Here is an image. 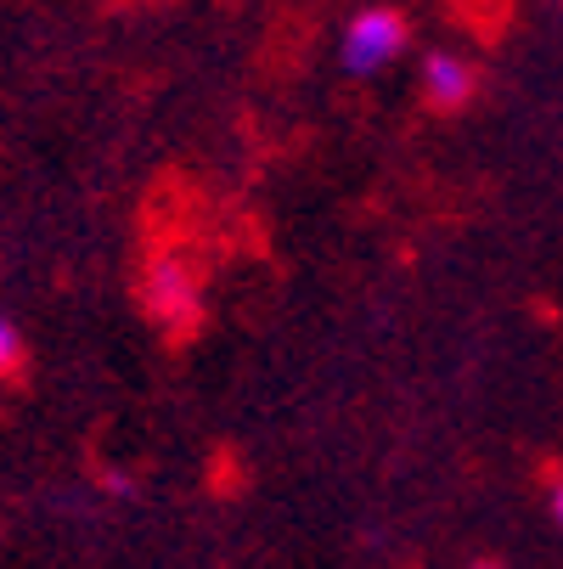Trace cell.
Listing matches in <instances>:
<instances>
[{
  "label": "cell",
  "instance_id": "obj_1",
  "mask_svg": "<svg viewBox=\"0 0 563 569\" xmlns=\"http://www.w3.org/2000/svg\"><path fill=\"white\" fill-rule=\"evenodd\" d=\"M406 40H412V29H406V18H400L394 7H366V12L350 18L339 62H344L350 79H372V73H383L400 51H406Z\"/></svg>",
  "mask_w": 563,
  "mask_h": 569
},
{
  "label": "cell",
  "instance_id": "obj_2",
  "mask_svg": "<svg viewBox=\"0 0 563 569\" xmlns=\"http://www.w3.org/2000/svg\"><path fill=\"white\" fill-rule=\"evenodd\" d=\"M147 310L164 321L170 333H187V328H198V316H203V293H198V282H192V271L181 266V260H152L147 266Z\"/></svg>",
  "mask_w": 563,
  "mask_h": 569
},
{
  "label": "cell",
  "instance_id": "obj_3",
  "mask_svg": "<svg viewBox=\"0 0 563 569\" xmlns=\"http://www.w3.org/2000/svg\"><path fill=\"white\" fill-rule=\"evenodd\" d=\"M418 79H423V97H429L434 108H462V102L473 97V86H479L473 62L456 57V51H429Z\"/></svg>",
  "mask_w": 563,
  "mask_h": 569
},
{
  "label": "cell",
  "instance_id": "obj_4",
  "mask_svg": "<svg viewBox=\"0 0 563 569\" xmlns=\"http://www.w3.org/2000/svg\"><path fill=\"white\" fill-rule=\"evenodd\" d=\"M23 367V339H18V328L7 316H0V378H12Z\"/></svg>",
  "mask_w": 563,
  "mask_h": 569
},
{
  "label": "cell",
  "instance_id": "obj_5",
  "mask_svg": "<svg viewBox=\"0 0 563 569\" xmlns=\"http://www.w3.org/2000/svg\"><path fill=\"white\" fill-rule=\"evenodd\" d=\"M552 519H557V530H563V479L552 485Z\"/></svg>",
  "mask_w": 563,
  "mask_h": 569
},
{
  "label": "cell",
  "instance_id": "obj_6",
  "mask_svg": "<svg viewBox=\"0 0 563 569\" xmlns=\"http://www.w3.org/2000/svg\"><path fill=\"white\" fill-rule=\"evenodd\" d=\"M479 569H496V563H479Z\"/></svg>",
  "mask_w": 563,
  "mask_h": 569
}]
</instances>
